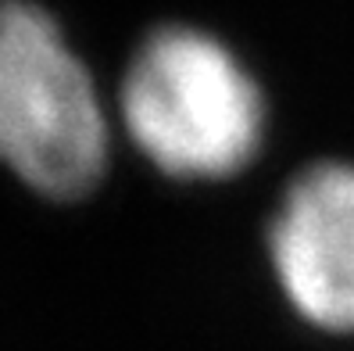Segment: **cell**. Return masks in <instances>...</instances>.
Here are the masks:
<instances>
[{
	"label": "cell",
	"mask_w": 354,
	"mask_h": 351,
	"mask_svg": "<svg viewBox=\"0 0 354 351\" xmlns=\"http://www.w3.org/2000/svg\"><path fill=\"white\" fill-rule=\"evenodd\" d=\"M118 111L136 147L179 179L240 172L265 129L251 72L190 26H165L143 39L122 79Z\"/></svg>",
	"instance_id": "6da1fadb"
},
{
	"label": "cell",
	"mask_w": 354,
	"mask_h": 351,
	"mask_svg": "<svg viewBox=\"0 0 354 351\" xmlns=\"http://www.w3.org/2000/svg\"><path fill=\"white\" fill-rule=\"evenodd\" d=\"M0 161L57 201L90 194L108 165L93 79L32 0H0Z\"/></svg>",
	"instance_id": "7a4b0ae2"
},
{
	"label": "cell",
	"mask_w": 354,
	"mask_h": 351,
	"mask_svg": "<svg viewBox=\"0 0 354 351\" xmlns=\"http://www.w3.org/2000/svg\"><path fill=\"white\" fill-rule=\"evenodd\" d=\"M268 255L297 316L329 334H354V165L322 161L290 183Z\"/></svg>",
	"instance_id": "3957f363"
}]
</instances>
